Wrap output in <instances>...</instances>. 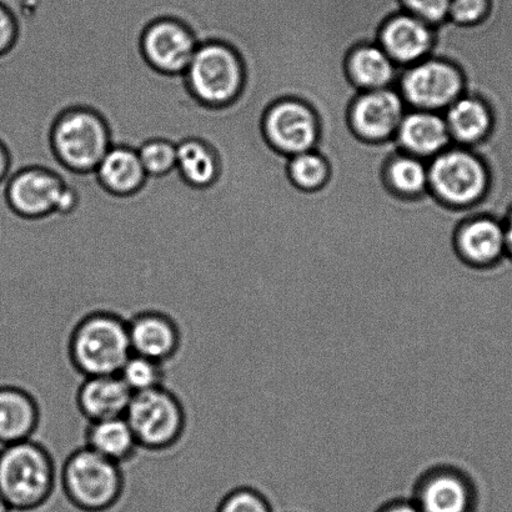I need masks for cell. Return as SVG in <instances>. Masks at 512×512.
<instances>
[{"instance_id": "2e32d148", "label": "cell", "mask_w": 512, "mask_h": 512, "mask_svg": "<svg viewBox=\"0 0 512 512\" xmlns=\"http://www.w3.org/2000/svg\"><path fill=\"white\" fill-rule=\"evenodd\" d=\"M379 44L396 64L409 67L429 57L434 45V27L403 12L383 25Z\"/></svg>"}, {"instance_id": "d6986e66", "label": "cell", "mask_w": 512, "mask_h": 512, "mask_svg": "<svg viewBox=\"0 0 512 512\" xmlns=\"http://www.w3.org/2000/svg\"><path fill=\"white\" fill-rule=\"evenodd\" d=\"M39 424L37 399L22 386L0 385V446L33 439Z\"/></svg>"}, {"instance_id": "e575fe53", "label": "cell", "mask_w": 512, "mask_h": 512, "mask_svg": "<svg viewBox=\"0 0 512 512\" xmlns=\"http://www.w3.org/2000/svg\"><path fill=\"white\" fill-rule=\"evenodd\" d=\"M505 235H506V254H508V261L512 264V207L504 220Z\"/></svg>"}, {"instance_id": "7c38bea8", "label": "cell", "mask_w": 512, "mask_h": 512, "mask_svg": "<svg viewBox=\"0 0 512 512\" xmlns=\"http://www.w3.org/2000/svg\"><path fill=\"white\" fill-rule=\"evenodd\" d=\"M408 110L398 88L366 90L351 105V128L366 142H385L395 138Z\"/></svg>"}, {"instance_id": "d4e9b609", "label": "cell", "mask_w": 512, "mask_h": 512, "mask_svg": "<svg viewBox=\"0 0 512 512\" xmlns=\"http://www.w3.org/2000/svg\"><path fill=\"white\" fill-rule=\"evenodd\" d=\"M385 177L395 193L404 197L423 194L429 190L428 160L401 152L386 165Z\"/></svg>"}, {"instance_id": "30bf717a", "label": "cell", "mask_w": 512, "mask_h": 512, "mask_svg": "<svg viewBox=\"0 0 512 512\" xmlns=\"http://www.w3.org/2000/svg\"><path fill=\"white\" fill-rule=\"evenodd\" d=\"M411 500L421 512H475L479 488L468 471L453 464H436L419 475Z\"/></svg>"}, {"instance_id": "8992f818", "label": "cell", "mask_w": 512, "mask_h": 512, "mask_svg": "<svg viewBox=\"0 0 512 512\" xmlns=\"http://www.w3.org/2000/svg\"><path fill=\"white\" fill-rule=\"evenodd\" d=\"M428 170L431 193L450 207H471L489 192V170L468 148L451 145L428 160Z\"/></svg>"}, {"instance_id": "52a82bcc", "label": "cell", "mask_w": 512, "mask_h": 512, "mask_svg": "<svg viewBox=\"0 0 512 512\" xmlns=\"http://www.w3.org/2000/svg\"><path fill=\"white\" fill-rule=\"evenodd\" d=\"M55 155L75 173H93L113 147L107 123L90 109L68 110L57 120L52 133Z\"/></svg>"}, {"instance_id": "3957f363", "label": "cell", "mask_w": 512, "mask_h": 512, "mask_svg": "<svg viewBox=\"0 0 512 512\" xmlns=\"http://www.w3.org/2000/svg\"><path fill=\"white\" fill-rule=\"evenodd\" d=\"M59 486L70 503L98 512L118 503L127 488V479L122 466L83 446L64 461Z\"/></svg>"}, {"instance_id": "83f0119b", "label": "cell", "mask_w": 512, "mask_h": 512, "mask_svg": "<svg viewBox=\"0 0 512 512\" xmlns=\"http://www.w3.org/2000/svg\"><path fill=\"white\" fill-rule=\"evenodd\" d=\"M145 172L150 178H162L177 170V144L167 139H152L138 149Z\"/></svg>"}, {"instance_id": "4dcf8cb0", "label": "cell", "mask_w": 512, "mask_h": 512, "mask_svg": "<svg viewBox=\"0 0 512 512\" xmlns=\"http://www.w3.org/2000/svg\"><path fill=\"white\" fill-rule=\"evenodd\" d=\"M451 2L453 0H401L405 12L424 20L431 27L449 19Z\"/></svg>"}, {"instance_id": "9a60e30c", "label": "cell", "mask_w": 512, "mask_h": 512, "mask_svg": "<svg viewBox=\"0 0 512 512\" xmlns=\"http://www.w3.org/2000/svg\"><path fill=\"white\" fill-rule=\"evenodd\" d=\"M130 345L135 355L165 364L175 358L182 345L177 321L157 310L142 311L128 320Z\"/></svg>"}, {"instance_id": "cb8c5ba5", "label": "cell", "mask_w": 512, "mask_h": 512, "mask_svg": "<svg viewBox=\"0 0 512 512\" xmlns=\"http://www.w3.org/2000/svg\"><path fill=\"white\" fill-rule=\"evenodd\" d=\"M177 173L190 187H212L220 175L218 154L203 140H183L177 145Z\"/></svg>"}, {"instance_id": "44dd1931", "label": "cell", "mask_w": 512, "mask_h": 512, "mask_svg": "<svg viewBox=\"0 0 512 512\" xmlns=\"http://www.w3.org/2000/svg\"><path fill=\"white\" fill-rule=\"evenodd\" d=\"M348 74L361 92L396 88L400 78V65L396 64L380 44H364L355 48L348 59Z\"/></svg>"}, {"instance_id": "836d02e7", "label": "cell", "mask_w": 512, "mask_h": 512, "mask_svg": "<svg viewBox=\"0 0 512 512\" xmlns=\"http://www.w3.org/2000/svg\"><path fill=\"white\" fill-rule=\"evenodd\" d=\"M9 170L10 158L8 150L0 143V189H2L5 182H7Z\"/></svg>"}, {"instance_id": "ac0fdd59", "label": "cell", "mask_w": 512, "mask_h": 512, "mask_svg": "<svg viewBox=\"0 0 512 512\" xmlns=\"http://www.w3.org/2000/svg\"><path fill=\"white\" fill-rule=\"evenodd\" d=\"M133 393L119 375L90 376L79 385L75 404L89 423L122 418L127 414Z\"/></svg>"}, {"instance_id": "ffe728a7", "label": "cell", "mask_w": 512, "mask_h": 512, "mask_svg": "<svg viewBox=\"0 0 512 512\" xmlns=\"http://www.w3.org/2000/svg\"><path fill=\"white\" fill-rule=\"evenodd\" d=\"M454 145L470 148L493 132L494 115L479 98L463 95L443 113Z\"/></svg>"}, {"instance_id": "f1b7e54d", "label": "cell", "mask_w": 512, "mask_h": 512, "mask_svg": "<svg viewBox=\"0 0 512 512\" xmlns=\"http://www.w3.org/2000/svg\"><path fill=\"white\" fill-rule=\"evenodd\" d=\"M218 512H275L263 491L250 485L235 486L220 501Z\"/></svg>"}, {"instance_id": "603a6c76", "label": "cell", "mask_w": 512, "mask_h": 512, "mask_svg": "<svg viewBox=\"0 0 512 512\" xmlns=\"http://www.w3.org/2000/svg\"><path fill=\"white\" fill-rule=\"evenodd\" d=\"M84 438V446L120 466L133 460L140 450L125 416L89 423Z\"/></svg>"}, {"instance_id": "ba28073f", "label": "cell", "mask_w": 512, "mask_h": 512, "mask_svg": "<svg viewBox=\"0 0 512 512\" xmlns=\"http://www.w3.org/2000/svg\"><path fill=\"white\" fill-rule=\"evenodd\" d=\"M3 193L13 212L28 219L67 215L78 205L77 193L59 175L43 168L20 170L5 183Z\"/></svg>"}, {"instance_id": "d6a6232c", "label": "cell", "mask_w": 512, "mask_h": 512, "mask_svg": "<svg viewBox=\"0 0 512 512\" xmlns=\"http://www.w3.org/2000/svg\"><path fill=\"white\" fill-rule=\"evenodd\" d=\"M376 512H421L411 499H394L381 505Z\"/></svg>"}, {"instance_id": "484cf974", "label": "cell", "mask_w": 512, "mask_h": 512, "mask_svg": "<svg viewBox=\"0 0 512 512\" xmlns=\"http://www.w3.org/2000/svg\"><path fill=\"white\" fill-rule=\"evenodd\" d=\"M120 379L133 394L143 393L164 386V364L132 354L119 371Z\"/></svg>"}, {"instance_id": "4fadbf2b", "label": "cell", "mask_w": 512, "mask_h": 512, "mask_svg": "<svg viewBox=\"0 0 512 512\" xmlns=\"http://www.w3.org/2000/svg\"><path fill=\"white\" fill-rule=\"evenodd\" d=\"M455 256L465 270L489 273L508 261L505 225L493 217H476L461 225Z\"/></svg>"}, {"instance_id": "7a4b0ae2", "label": "cell", "mask_w": 512, "mask_h": 512, "mask_svg": "<svg viewBox=\"0 0 512 512\" xmlns=\"http://www.w3.org/2000/svg\"><path fill=\"white\" fill-rule=\"evenodd\" d=\"M59 485L54 460L33 439L0 448V494L12 510H32L47 503Z\"/></svg>"}, {"instance_id": "e0dca14e", "label": "cell", "mask_w": 512, "mask_h": 512, "mask_svg": "<svg viewBox=\"0 0 512 512\" xmlns=\"http://www.w3.org/2000/svg\"><path fill=\"white\" fill-rule=\"evenodd\" d=\"M395 139L403 152L426 160L454 145L444 114L420 109L406 112Z\"/></svg>"}, {"instance_id": "1f68e13d", "label": "cell", "mask_w": 512, "mask_h": 512, "mask_svg": "<svg viewBox=\"0 0 512 512\" xmlns=\"http://www.w3.org/2000/svg\"><path fill=\"white\" fill-rule=\"evenodd\" d=\"M18 28L12 13L0 4V55L8 53L17 39Z\"/></svg>"}, {"instance_id": "277c9868", "label": "cell", "mask_w": 512, "mask_h": 512, "mask_svg": "<svg viewBox=\"0 0 512 512\" xmlns=\"http://www.w3.org/2000/svg\"><path fill=\"white\" fill-rule=\"evenodd\" d=\"M184 77L190 93L200 103L212 108L234 103L245 84V70L239 54L219 42L199 44Z\"/></svg>"}, {"instance_id": "5bb4252c", "label": "cell", "mask_w": 512, "mask_h": 512, "mask_svg": "<svg viewBox=\"0 0 512 512\" xmlns=\"http://www.w3.org/2000/svg\"><path fill=\"white\" fill-rule=\"evenodd\" d=\"M198 40L189 28L175 19H160L145 30L142 49L145 59L160 73L184 74L195 52Z\"/></svg>"}, {"instance_id": "f546056e", "label": "cell", "mask_w": 512, "mask_h": 512, "mask_svg": "<svg viewBox=\"0 0 512 512\" xmlns=\"http://www.w3.org/2000/svg\"><path fill=\"white\" fill-rule=\"evenodd\" d=\"M491 12V0H453L449 19L464 27L484 22Z\"/></svg>"}, {"instance_id": "9c48e42d", "label": "cell", "mask_w": 512, "mask_h": 512, "mask_svg": "<svg viewBox=\"0 0 512 512\" xmlns=\"http://www.w3.org/2000/svg\"><path fill=\"white\" fill-rule=\"evenodd\" d=\"M409 109L444 113L451 104L463 97V75L454 64L428 57L401 69L396 84Z\"/></svg>"}, {"instance_id": "7402d4cb", "label": "cell", "mask_w": 512, "mask_h": 512, "mask_svg": "<svg viewBox=\"0 0 512 512\" xmlns=\"http://www.w3.org/2000/svg\"><path fill=\"white\" fill-rule=\"evenodd\" d=\"M95 175L102 187L115 195L137 193L148 179L138 150L128 147L110 148Z\"/></svg>"}, {"instance_id": "d590c367", "label": "cell", "mask_w": 512, "mask_h": 512, "mask_svg": "<svg viewBox=\"0 0 512 512\" xmlns=\"http://www.w3.org/2000/svg\"><path fill=\"white\" fill-rule=\"evenodd\" d=\"M10 506L8 505L7 501L3 498V495L0 494V512H10Z\"/></svg>"}, {"instance_id": "8fae6325", "label": "cell", "mask_w": 512, "mask_h": 512, "mask_svg": "<svg viewBox=\"0 0 512 512\" xmlns=\"http://www.w3.org/2000/svg\"><path fill=\"white\" fill-rule=\"evenodd\" d=\"M265 139L276 152L294 157L315 150L319 123L314 110L296 99L275 103L263 120Z\"/></svg>"}, {"instance_id": "4316f807", "label": "cell", "mask_w": 512, "mask_h": 512, "mask_svg": "<svg viewBox=\"0 0 512 512\" xmlns=\"http://www.w3.org/2000/svg\"><path fill=\"white\" fill-rule=\"evenodd\" d=\"M288 173L291 182L301 190H316L329 178V165L315 150L289 158Z\"/></svg>"}, {"instance_id": "6da1fadb", "label": "cell", "mask_w": 512, "mask_h": 512, "mask_svg": "<svg viewBox=\"0 0 512 512\" xmlns=\"http://www.w3.org/2000/svg\"><path fill=\"white\" fill-rule=\"evenodd\" d=\"M132 354L128 321L112 311L85 315L70 333V364L84 378L118 375Z\"/></svg>"}, {"instance_id": "5b68a950", "label": "cell", "mask_w": 512, "mask_h": 512, "mask_svg": "<svg viewBox=\"0 0 512 512\" xmlns=\"http://www.w3.org/2000/svg\"><path fill=\"white\" fill-rule=\"evenodd\" d=\"M125 419L140 449L147 451L174 448L187 429V413L182 401L165 386L133 394Z\"/></svg>"}]
</instances>
